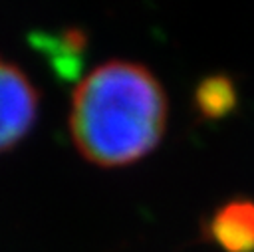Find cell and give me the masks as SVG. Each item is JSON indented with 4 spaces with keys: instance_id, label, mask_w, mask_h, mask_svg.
<instances>
[{
    "instance_id": "obj_1",
    "label": "cell",
    "mask_w": 254,
    "mask_h": 252,
    "mask_svg": "<svg viewBox=\"0 0 254 252\" xmlns=\"http://www.w3.org/2000/svg\"><path fill=\"white\" fill-rule=\"evenodd\" d=\"M167 113L165 89L149 67L109 60L77 83L69 105V135L87 163L101 169L127 167L159 147Z\"/></svg>"
},
{
    "instance_id": "obj_2",
    "label": "cell",
    "mask_w": 254,
    "mask_h": 252,
    "mask_svg": "<svg viewBox=\"0 0 254 252\" xmlns=\"http://www.w3.org/2000/svg\"><path fill=\"white\" fill-rule=\"evenodd\" d=\"M40 109V97L14 62L0 58V153L14 149L32 131Z\"/></svg>"
},
{
    "instance_id": "obj_3",
    "label": "cell",
    "mask_w": 254,
    "mask_h": 252,
    "mask_svg": "<svg viewBox=\"0 0 254 252\" xmlns=\"http://www.w3.org/2000/svg\"><path fill=\"white\" fill-rule=\"evenodd\" d=\"M206 236L224 252H254V198L222 202L206 222Z\"/></svg>"
},
{
    "instance_id": "obj_4",
    "label": "cell",
    "mask_w": 254,
    "mask_h": 252,
    "mask_svg": "<svg viewBox=\"0 0 254 252\" xmlns=\"http://www.w3.org/2000/svg\"><path fill=\"white\" fill-rule=\"evenodd\" d=\"M234 103V89L224 77H212L198 89V105L204 115H222Z\"/></svg>"
}]
</instances>
